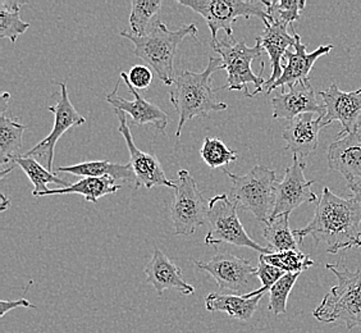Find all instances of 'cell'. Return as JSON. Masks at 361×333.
<instances>
[{
	"label": "cell",
	"instance_id": "19",
	"mask_svg": "<svg viewBox=\"0 0 361 333\" xmlns=\"http://www.w3.org/2000/svg\"><path fill=\"white\" fill-rule=\"evenodd\" d=\"M323 116L314 117V113H306L290 121L282 138L286 141V149L298 155L301 162H305L309 155L317 150L319 145V132Z\"/></svg>",
	"mask_w": 361,
	"mask_h": 333
},
{
	"label": "cell",
	"instance_id": "25",
	"mask_svg": "<svg viewBox=\"0 0 361 333\" xmlns=\"http://www.w3.org/2000/svg\"><path fill=\"white\" fill-rule=\"evenodd\" d=\"M263 237L269 243L271 253H281L288 250H300L299 240L290 229V214L278 215L265 223Z\"/></svg>",
	"mask_w": 361,
	"mask_h": 333
},
{
	"label": "cell",
	"instance_id": "32",
	"mask_svg": "<svg viewBox=\"0 0 361 333\" xmlns=\"http://www.w3.org/2000/svg\"><path fill=\"white\" fill-rule=\"evenodd\" d=\"M301 273H286L276 285L269 290V305L268 309L274 315L285 314L287 312V300L291 293L293 286Z\"/></svg>",
	"mask_w": 361,
	"mask_h": 333
},
{
	"label": "cell",
	"instance_id": "37",
	"mask_svg": "<svg viewBox=\"0 0 361 333\" xmlns=\"http://www.w3.org/2000/svg\"><path fill=\"white\" fill-rule=\"evenodd\" d=\"M348 188L353 191V198L356 202H359L361 205V182H356V181H351L348 182Z\"/></svg>",
	"mask_w": 361,
	"mask_h": 333
},
{
	"label": "cell",
	"instance_id": "6",
	"mask_svg": "<svg viewBox=\"0 0 361 333\" xmlns=\"http://www.w3.org/2000/svg\"><path fill=\"white\" fill-rule=\"evenodd\" d=\"M210 45L221 56L223 70H226L228 76L227 85L218 90L243 91L247 97H255L263 91L267 80L257 76L251 70V63L262 59L264 52L259 42L250 48L245 40L236 42L235 39L224 37L210 42Z\"/></svg>",
	"mask_w": 361,
	"mask_h": 333
},
{
	"label": "cell",
	"instance_id": "7",
	"mask_svg": "<svg viewBox=\"0 0 361 333\" xmlns=\"http://www.w3.org/2000/svg\"><path fill=\"white\" fill-rule=\"evenodd\" d=\"M183 7L192 9L207 21L212 40H218V31L224 30L228 39H233V23L237 18L259 17L264 25L271 21L263 1H243V0H177Z\"/></svg>",
	"mask_w": 361,
	"mask_h": 333
},
{
	"label": "cell",
	"instance_id": "14",
	"mask_svg": "<svg viewBox=\"0 0 361 333\" xmlns=\"http://www.w3.org/2000/svg\"><path fill=\"white\" fill-rule=\"evenodd\" d=\"M319 95L326 108L322 119L323 127L338 121L342 125L338 138L357 132L361 123V89L341 91L336 83H332L328 90L320 91Z\"/></svg>",
	"mask_w": 361,
	"mask_h": 333
},
{
	"label": "cell",
	"instance_id": "2",
	"mask_svg": "<svg viewBox=\"0 0 361 333\" xmlns=\"http://www.w3.org/2000/svg\"><path fill=\"white\" fill-rule=\"evenodd\" d=\"M223 70L221 58H209L208 66L202 72L182 71L174 78V90L169 99L178 113V128L176 136L180 138L182 130L188 121L195 117H209L213 111L228 109V104L216 100V91L212 86V76L216 71Z\"/></svg>",
	"mask_w": 361,
	"mask_h": 333
},
{
	"label": "cell",
	"instance_id": "36",
	"mask_svg": "<svg viewBox=\"0 0 361 333\" xmlns=\"http://www.w3.org/2000/svg\"><path fill=\"white\" fill-rule=\"evenodd\" d=\"M31 285H32V281H30V282H28L27 287H26V290L23 292V295H22L21 298H18V300H16V301H6V300H1V301H0V317H1V318H3L8 312L13 310L16 308L35 309L36 305L31 304V303L28 301L27 298H26V293H27L28 287Z\"/></svg>",
	"mask_w": 361,
	"mask_h": 333
},
{
	"label": "cell",
	"instance_id": "34",
	"mask_svg": "<svg viewBox=\"0 0 361 333\" xmlns=\"http://www.w3.org/2000/svg\"><path fill=\"white\" fill-rule=\"evenodd\" d=\"M285 274L286 272L279 270V268L274 267V265L267 263L265 260L259 257V264H257L255 277L260 279L262 287L257 289V290H254V291L245 293V296L247 298H251L259 296V295H264V292L269 291L271 287L276 285L278 281L283 277Z\"/></svg>",
	"mask_w": 361,
	"mask_h": 333
},
{
	"label": "cell",
	"instance_id": "28",
	"mask_svg": "<svg viewBox=\"0 0 361 333\" xmlns=\"http://www.w3.org/2000/svg\"><path fill=\"white\" fill-rule=\"evenodd\" d=\"M23 1L16 0H0V37L9 39L11 42H16L18 36L25 34L30 28V23L22 21L21 6Z\"/></svg>",
	"mask_w": 361,
	"mask_h": 333
},
{
	"label": "cell",
	"instance_id": "38",
	"mask_svg": "<svg viewBox=\"0 0 361 333\" xmlns=\"http://www.w3.org/2000/svg\"><path fill=\"white\" fill-rule=\"evenodd\" d=\"M0 199H1L0 212H6V210L11 207V199H8L7 196L4 194H0Z\"/></svg>",
	"mask_w": 361,
	"mask_h": 333
},
{
	"label": "cell",
	"instance_id": "26",
	"mask_svg": "<svg viewBox=\"0 0 361 333\" xmlns=\"http://www.w3.org/2000/svg\"><path fill=\"white\" fill-rule=\"evenodd\" d=\"M12 162L16 166H21L23 172L27 176L28 180L32 182V185H34L32 195L36 198H39V195L42 193L48 191L49 183H56L58 186H62L63 188L71 186L70 182L59 178L56 174H51L48 168H44L32 157L16 155Z\"/></svg>",
	"mask_w": 361,
	"mask_h": 333
},
{
	"label": "cell",
	"instance_id": "22",
	"mask_svg": "<svg viewBox=\"0 0 361 333\" xmlns=\"http://www.w3.org/2000/svg\"><path fill=\"white\" fill-rule=\"evenodd\" d=\"M56 172L73 174L81 178L109 177L114 181H123L126 183H133V185L136 181L133 166L130 163L119 164V163H111L109 160H91V162H82L73 166H59L56 168Z\"/></svg>",
	"mask_w": 361,
	"mask_h": 333
},
{
	"label": "cell",
	"instance_id": "1",
	"mask_svg": "<svg viewBox=\"0 0 361 333\" xmlns=\"http://www.w3.org/2000/svg\"><path fill=\"white\" fill-rule=\"evenodd\" d=\"M293 234L300 243L306 236L313 237L317 245L326 243L329 254L361 248V205L354 198L345 199L324 188L313 219Z\"/></svg>",
	"mask_w": 361,
	"mask_h": 333
},
{
	"label": "cell",
	"instance_id": "24",
	"mask_svg": "<svg viewBox=\"0 0 361 333\" xmlns=\"http://www.w3.org/2000/svg\"><path fill=\"white\" fill-rule=\"evenodd\" d=\"M121 190V185H116V181L109 177L104 178H92L85 177L76 183H71L68 188H54L42 193L39 196H50V195L77 194L82 195L86 202H97V200L106 195L116 194Z\"/></svg>",
	"mask_w": 361,
	"mask_h": 333
},
{
	"label": "cell",
	"instance_id": "31",
	"mask_svg": "<svg viewBox=\"0 0 361 333\" xmlns=\"http://www.w3.org/2000/svg\"><path fill=\"white\" fill-rule=\"evenodd\" d=\"M163 6L161 0H133L131 1V14H130V26L133 36L146 35V28L155 14L158 13Z\"/></svg>",
	"mask_w": 361,
	"mask_h": 333
},
{
	"label": "cell",
	"instance_id": "10",
	"mask_svg": "<svg viewBox=\"0 0 361 333\" xmlns=\"http://www.w3.org/2000/svg\"><path fill=\"white\" fill-rule=\"evenodd\" d=\"M194 264L197 271L207 272L216 279L219 290L233 295L247 289L251 278L257 274V268L251 265L250 260L237 257L227 250H219L218 246L214 257L208 263L195 260Z\"/></svg>",
	"mask_w": 361,
	"mask_h": 333
},
{
	"label": "cell",
	"instance_id": "29",
	"mask_svg": "<svg viewBox=\"0 0 361 333\" xmlns=\"http://www.w3.org/2000/svg\"><path fill=\"white\" fill-rule=\"evenodd\" d=\"M260 258L267 263L277 267L286 273H301L314 265L313 259H310L309 255L301 253L300 250L260 254Z\"/></svg>",
	"mask_w": 361,
	"mask_h": 333
},
{
	"label": "cell",
	"instance_id": "40",
	"mask_svg": "<svg viewBox=\"0 0 361 333\" xmlns=\"http://www.w3.org/2000/svg\"><path fill=\"white\" fill-rule=\"evenodd\" d=\"M357 135H359V138L361 139V123L360 126H359V128H357Z\"/></svg>",
	"mask_w": 361,
	"mask_h": 333
},
{
	"label": "cell",
	"instance_id": "33",
	"mask_svg": "<svg viewBox=\"0 0 361 333\" xmlns=\"http://www.w3.org/2000/svg\"><path fill=\"white\" fill-rule=\"evenodd\" d=\"M267 7V12L271 18H277L290 25L292 22L299 21L300 13L306 7L305 0H279V1H267L262 0Z\"/></svg>",
	"mask_w": 361,
	"mask_h": 333
},
{
	"label": "cell",
	"instance_id": "13",
	"mask_svg": "<svg viewBox=\"0 0 361 333\" xmlns=\"http://www.w3.org/2000/svg\"><path fill=\"white\" fill-rule=\"evenodd\" d=\"M305 166V162H301L298 155L292 157V164L287 166L285 178L277 183L276 205L271 219L277 218L278 215L291 214L295 209L305 202H317L318 196L312 191V185L315 181L306 180Z\"/></svg>",
	"mask_w": 361,
	"mask_h": 333
},
{
	"label": "cell",
	"instance_id": "35",
	"mask_svg": "<svg viewBox=\"0 0 361 333\" xmlns=\"http://www.w3.org/2000/svg\"><path fill=\"white\" fill-rule=\"evenodd\" d=\"M128 80L136 90H146L153 83V72L146 66H135L128 73Z\"/></svg>",
	"mask_w": 361,
	"mask_h": 333
},
{
	"label": "cell",
	"instance_id": "16",
	"mask_svg": "<svg viewBox=\"0 0 361 333\" xmlns=\"http://www.w3.org/2000/svg\"><path fill=\"white\" fill-rule=\"evenodd\" d=\"M121 78L125 81L128 90L133 94V100L130 102V100H126L123 97H119V83H117L116 89L105 97L106 102L114 108V111H121L126 114H130L133 117V125H152L157 128V131L160 133H166L168 122H169L167 113L161 111L158 105L154 104L152 102L146 100L145 97H141L139 90H136L133 87L128 80V75L123 71L121 72Z\"/></svg>",
	"mask_w": 361,
	"mask_h": 333
},
{
	"label": "cell",
	"instance_id": "39",
	"mask_svg": "<svg viewBox=\"0 0 361 333\" xmlns=\"http://www.w3.org/2000/svg\"><path fill=\"white\" fill-rule=\"evenodd\" d=\"M9 99H11V95H9L8 92H3V94H1V114H6Z\"/></svg>",
	"mask_w": 361,
	"mask_h": 333
},
{
	"label": "cell",
	"instance_id": "27",
	"mask_svg": "<svg viewBox=\"0 0 361 333\" xmlns=\"http://www.w3.org/2000/svg\"><path fill=\"white\" fill-rule=\"evenodd\" d=\"M28 126L22 125L14 117H7L1 114L0 117V164L7 166L17 155V150L23 143V133Z\"/></svg>",
	"mask_w": 361,
	"mask_h": 333
},
{
	"label": "cell",
	"instance_id": "15",
	"mask_svg": "<svg viewBox=\"0 0 361 333\" xmlns=\"http://www.w3.org/2000/svg\"><path fill=\"white\" fill-rule=\"evenodd\" d=\"M291 30L295 36V47H293V50H288L286 53L285 59H283V62L286 63L282 64V70H283L282 76L279 77L271 87H268L265 90L267 94H271V91L276 90L278 87H281L285 92L286 87L292 89L298 83H310L309 75L313 70L315 62L319 59L320 56L331 53V50L334 49V45L331 44V45H323V47L315 49L314 52L307 53L305 44L301 42V37L292 25Z\"/></svg>",
	"mask_w": 361,
	"mask_h": 333
},
{
	"label": "cell",
	"instance_id": "8",
	"mask_svg": "<svg viewBox=\"0 0 361 333\" xmlns=\"http://www.w3.org/2000/svg\"><path fill=\"white\" fill-rule=\"evenodd\" d=\"M238 205L228 195H216L209 200V232L204 243L207 246H219L229 243L240 248H250L260 254H271L269 248H263L251 238L237 214Z\"/></svg>",
	"mask_w": 361,
	"mask_h": 333
},
{
	"label": "cell",
	"instance_id": "9",
	"mask_svg": "<svg viewBox=\"0 0 361 333\" xmlns=\"http://www.w3.org/2000/svg\"><path fill=\"white\" fill-rule=\"evenodd\" d=\"M176 185V194L169 208L174 235L191 236L208 221L209 202L188 169H180Z\"/></svg>",
	"mask_w": 361,
	"mask_h": 333
},
{
	"label": "cell",
	"instance_id": "5",
	"mask_svg": "<svg viewBox=\"0 0 361 333\" xmlns=\"http://www.w3.org/2000/svg\"><path fill=\"white\" fill-rule=\"evenodd\" d=\"M231 181V199L238 208L249 210L259 222L268 223L276 205L277 174L268 166L257 164L246 174L223 169Z\"/></svg>",
	"mask_w": 361,
	"mask_h": 333
},
{
	"label": "cell",
	"instance_id": "17",
	"mask_svg": "<svg viewBox=\"0 0 361 333\" xmlns=\"http://www.w3.org/2000/svg\"><path fill=\"white\" fill-rule=\"evenodd\" d=\"M273 119H292L306 114L314 113L318 116H324L326 108L320 104L317 94L310 83H298L288 91H281L277 97L271 99Z\"/></svg>",
	"mask_w": 361,
	"mask_h": 333
},
{
	"label": "cell",
	"instance_id": "12",
	"mask_svg": "<svg viewBox=\"0 0 361 333\" xmlns=\"http://www.w3.org/2000/svg\"><path fill=\"white\" fill-rule=\"evenodd\" d=\"M119 119L118 132L125 139L126 145L130 153V164L133 166L136 177L135 190L140 188H152L155 186H166L176 190V182L169 180L161 166L159 159L154 154L144 153L133 141L131 127L127 121V114L123 111H116Z\"/></svg>",
	"mask_w": 361,
	"mask_h": 333
},
{
	"label": "cell",
	"instance_id": "30",
	"mask_svg": "<svg viewBox=\"0 0 361 333\" xmlns=\"http://www.w3.org/2000/svg\"><path fill=\"white\" fill-rule=\"evenodd\" d=\"M200 155L205 164L212 169L228 166L238 159L237 152L231 150L222 140L216 138H205L200 149Z\"/></svg>",
	"mask_w": 361,
	"mask_h": 333
},
{
	"label": "cell",
	"instance_id": "11",
	"mask_svg": "<svg viewBox=\"0 0 361 333\" xmlns=\"http://www.w3.org/2000/svg\"><path fill=\"white\" fill-rule=\"evenodd\" d=\"M61 86V92L56 105L48 107V111L54 114V127L50 131L45 139L42 140L37 145L34 146L31 150L25 154V157H32V158H47V168L51 174H54L53 163H54V152H56V143L62 138L66 132L77 127L84 125L86 119L81 113L77 111L75 105L71 102L68 95V89L66 83H58Z\"/></svg>",
	"mask_w": 361,
	"mask_h": 333
},
{
	"label": "cell",
	"instance_id": "20",
	"mask_svg": "<svg viewBox=\"0 0 361 333\" xmlns=\"http://www.w3.org/2000/svg\"><path fill=\"white\" fill-rule=\"evenodd\" d=\"M287 23L277 18H271L269 23L265 25L263 34L257 36V42L262 45V48L271 58V75L267 81V89L271 87L273 83L282 76V64L285 59L286 53L291 47H295V36L287 32Z\"/></svg>",
	"mask_w": 361,
	"mask_h": 333
},
{
	"label": "cell",
	"instance_id": "21",
	"mask_svg": "<svg viewBox=\"0 0 361 333\" xmlns=\"http://www.w3.org/2000/svg\"><path fill=\"white\" fill-rule=\"evenodd\" d=\"M328 164L340 172L348 182H361V139L355 133H348L336 140L328 147Z\"/></svg>",
	"mask_w": 361,
	"mask_h": 333
},
{
	"label": "cell",
	"instance_id": "3",
	"mask_svg": "<svg viewBox=\"0 0 361 333\" xmlns=\"http://www.w3.org/2000/svg\"><path fill=\"white\" fill-rule=\"evenodd\" d=\"M121 36L133 42V54L149 64L161 83L171 86L176 78L174 56L178 45L186 36L197 39V28L195 23H190L172 31L166 23L157 21L153 30L141 37L133 36L130 31H121Z\"/></svg>",
	"mask_w": 361,
	"mask_h": 333
},
{
	"label": "cell",
	"instance_id": "4",
	"mask_svg": "<svg viewBox=\"0 0 361 333\" xmlns=\"http://www.w3.org/2000/svg\"><path fill=\"white\" fill-rule=\"evenodd\" d=\"M326 270L337 277V285L331 289L313 312L322 323L343 322L348 331L361 328V270L350 271L340 263L326 264Z\"/></svg>",
	"mask_w": 361,
	"mask_h": 333
},
{
	"label": "cell",
	"instance_id": "23",
	"mask_svg": "<svg viewBox=\"0 0 361 333\" xmlns=\"http://www.w3.org/2000/svg\"><path fill=\"white\" fill-rule=\"evenodd\" d=\"M263 295L247 298L245 295H227L212 292L205 298V306L209 312H222L231 318L249 320L257 312V305Z\"/></svg>",
	"mask_w": 361,
	"mask_h": 333
},
{
	"label": "cell",
	"instance_id": "18",
	"mask_svg": "<svg viewBox=\"0 0 361 333\" xmlns=\"http://www.w3.org/2000/svg\"><path fill=\"white\" fill-rule=\"evenodd\" d=\"M144 273L145 284L153 286L158 296H161L167 290H177L185 296H190L195 292L194 286L185 281L180 267H177L159 248L154 249L152 260L146 265Z\"/></svg>",
	"mask_w": 361,
	"mask_h": 333
}]
</instances>
